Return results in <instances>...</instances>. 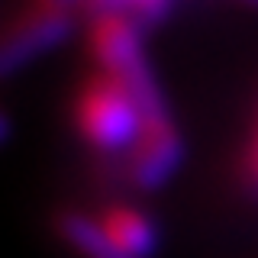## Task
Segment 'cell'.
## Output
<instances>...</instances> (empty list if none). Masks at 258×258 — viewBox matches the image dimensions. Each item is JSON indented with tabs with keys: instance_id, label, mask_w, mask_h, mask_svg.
I'll list each match as a JSON object with an SVG mask.
<instances>
[{
	"instance_id": "obj_1",
	"label": "cell",
	"mask_w": 258,
	"mask_h": 258,
	"mask_svg": "<svg viewBox=\"0 0 258 258\" xmlns=\"http://www.w3.org/2000/svg\"><path fill=\"white\" fill-rule=\"evenodd\" d=\"M142 107L113 75L97 71L81 84L75 97V126L97 152H129L142 133Z\"/></svg>"
},
{
	"instance_id": "obj_2",
	"label": "cell",
	"mask_w": 258,
	"mask_h": 258,
	"mask_svg": "<svg viewBox=\"0 0 258 258\" xmlns=\"http://www.w3.org/2000/svg\"><path fill=\"white\" fill-rule=\"evenodd\" d=\"M87 39H91V52H94V61L100 64V71H107L119 84L129 87V94L142 107L145 119L165 116L168 107H165L158 81L149 68V58H145L139 23L123 13H103V16H94Z\"/></svg>"
},
{
	"instance_id": "obj_3",
	"label": "cell",
	"mask_w": 258,
	"mask_h": 258,
	"mask_svg": "<svg viewBox=\"0 0 258 258\" xmlns=\"http://www.w3.org/2000/svg\"><path fill=\"white\" fill-rule=\"evenodd\" d=\"M71 32V10L52 4H32L26 13H20L7 26L4 45H0V64L4 75L26 68L29 61H36L39 55L52 52L55 45H61Z\"/></svg>"
},
{
	"instance_id": "obj_4",
	"label": "cell",
	"mask_w": 258,
	"mask_h": 258,
	"mask_svg": "<svg viewBox=\"0 0 258 258\" xmlns=\"http://www.w3.org/2000/svg\"><path fill=\"white\" fill-rule=\"evenodd\" d=\"M184 158V139L177 133L174 119L168 116H149L142 123V133L136 145L129 149L126 174L133 187L139 190H158L168 181Z\"/></svg>"
},
{
	"instance_id": "obj_5",
	"label": "cell",
	"mask_w": 258,
	"mask_h": 258,
	"mask_svg": "<svg viewBox=\"0 0 258 258\" xmlns=\"http://www.w3.org/2000/svg\"><path fill=\"white\" fill-rule=\"evenodd\" d=\"M97 223L103 226V232L123 248L126 255L133 258H152L158 248V226L136 207H126V204H113L107 207Z\"/></svg>"
},
{
	"instance_id": "obj_6",
	"label": "cell",
	"mask_w": 258,
	"mask_h": 258,
	"mask_svg": "<svg viewBox=\"0 0 258 258\" xmlns=\"http://www.w3.org/2000/svg\"><path fill=\"white\" fill-rule=\"evenodd\" d=\"M55 232L64 239V245L81 258H133L113 242L103 226L97 223V216L81 213V210H64L55 216Z\"/></svg>"
},
{
	"instance_id": "obj_7",
	"label": "cell",
	"mask_w": 258,
	"mask_h": 258,
	"mask_svg": "<svg viewBox=\"0 0 258 258\" xmlns=\"http://www.w3.org/2000/svg\"><path fill=\"white\" fill-rule=\"evenodd\" d=\"M94 10V16L103 13H123L136 23H161L171 13L174 0H84Z\"/></svg>"
},
{
	"instance_id": "obj_8",
	"label": "cell",
	"mask_w": 258,
	"mask_h": 258,
	"mask_svg": "<svg viewBox=\"0 0 258 258\" xmlns=\"http://www.w3.org/2000/svg\"><path fill=\"white\" fill-rule=\"evenodd\" d=\"M239 168H242V181L258 194V113L252 119V129H248V139H245V149H242V165Z\"/></svg>"
},
{
	"instance_id": "obj_9",
	"label": "cell",
	"mask_w": 258,
	"mask_h": 258,
	"mask_svg": "<svg viewBox=\"0 0 258 258\" xmlns=\"http://www.w3.org/2000/svg\"><path fill=\"white\" fill-rule=\"evenodd\" d=\"M39 4H52V7H61V10H71L78 0H39Z\"/></svg>"
},
{
	"instance_id": "obj_10",
	"label": "cell",
	"mask_w": 258,
	"mask_h": 258,
	"mask_svg": "<svg viewBox=\"0 0 258 258\" xmlns=\"http://www.w3.org/2000/svg\"><path fill=\"white\" fill-rule=\"evenodd\" d=\"M239 4H245V7H255V10H258V0H239Z\"/></svg>"
}]
</instances>
